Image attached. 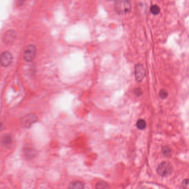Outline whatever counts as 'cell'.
Returning a JSON list of instances; mask_svg holds the SVG:
<instances>
[{
	"label": "cell",
	"mask_w": 189,
	"mask_h": 189,
	"mask_svg": "<svg viewBox=\"0 0 189 189\" xmlns=\"http://www.w3.org/2000/svg\"><path fill=\"white\" fill-rule=\"evenodd\" d=\"M114 8L117 13L124 14L131 11V2L128 1H117L114 3Z\"/></svg>",
	"instance_id": "6da1fadb"
},
{
	"label": "cell",
	"mask_w": 189,
	"mask_h": 189,
	"mask_svg": "<svg viewBox=\"0 0 189 189\" xmlns=\"http://www.w3.org/2000/svg\"><path fill=\"white\" fill-rule=\"evenodd\" d=\"M172 171L173 167L171 164L167 161L160 163L157 168V173L162 177L169 176L172 173Z\"/></svg>",
	"instance_id": "7a4b0ae2"
},
{
	"label": "cell",
	"mask_w": 189,
	"mask_h": 189,
	"mask_svg": "<svg viewBox=\"0 0 189 189\" xmlns=\"http://www.w3.org/2000/svg\"><path fill=\"white\" fill-rule=\"evenodd\" d=\"M36 55V48L33 45H29L23 55V58L26 62H31L35 58Z\"/></svg>",
	"instance_id": "3957f363"
},
{
	"label": "cell",
	"mask_w": 189,
	"mask_h": 189,
	"mask_svg": "<svg viewBox=\"0 0 189 189\" xmlns=\"http://www.w3.org/2000/svg\"><path fill=\"white\" fill-rule=\"evenodd\" d=\"M37 120V118L35 114H27L22 118L21 124L23 127L28 128L31 127L35 123H36Z\"/></svg>",
	"instance_id": "277c9868"
},
{
	"label": "cell",
	"mask_w": 189,
	"mask_h": 189,
	"mask_svg": "<svg viewBox=\"0 0 189 189\" xmlns=\"http://www.w3.org/2000/svg\"><path fill=\"white\" fill-rule=\"evenodd\" d=\"M17 37V33L13 29H8L3 35L2 40L3 42L7 45L12 44L15 41Z\"/></svg>",
	"instance_id": "5b68a950"
},
{
	"label": "cell",
	"mask_w": 189,
	"mask_h": 189,
	"mask_svg": "<svg viewBox=\"0 0 189 189\" xmlns=\"http://www.w3.org/2000/svg\"><path fill=\"white\" fill-rule=\"evenodd\" d=\"M13 57L12 54L9 51H4L1 55L0 62L1 65L3 67H7L12 62Z\"/></svg>",
	"instance_id": "8992f818"
},
{
	"label": "cell",
	"mask_w": 189,
	"mask_h": 189,
	"mask_svg": "<svg viewBox=\"0 0 189 189\" xmlns=\"http://www.w3.org/2000/svg\"><path fill=\"white\" fill-rule=\"evenodd\" d=\"M135 78L137 81L140 82L142 81L145 75V71L143 65L141 64L138 63L135 66Z\"/></svg>",
	"instance_id": "52a82bcc"
},
{
	"label": "cell",
	"mask_w": 189,
	"mask_h": 189,
	"mask_svg": "<svg viewBox=\"0 0 189 189\" xmlns=\"http://www.w3.org/2000/svg\"><path fill=\"white\" fill-rule=\"evenodd\" d=\"M23 153L27 159H32L36 156V151L35 149L27 147L23 150Z\"/></svg>",
	"instance_id": "ba28073f"
},
{
	"label": "cell",
	"mask_w": 189,
	"mask_h": 189,
	"mask_svg": "<svg viewBox=\"0 0 189 189\" xmlns=\"http://www.w3.org/2000/svg\"><path fill=\"white\" fill-rule=\"evenodd\" d=\"M68 189H85V185L81 181H74L69 184Z\"/></svg>",
	"instance_id": "9c48e42d"
},
{
	"label": "cell",
	"mask_w": 189,
	"mask_h": 189,
	"mask_svg": "<svg viewBox=\"0 0 189 189\" xmlns=\"http://www.w3.org/2000/svg\"><path fill=\"white\" fill-rule=\"evenodd\" d=\"M2 144L5 147H8L12 144V139L10 135H5L2 139Z\"/></svg>",
	"instance_id": "30bf717a"
},
{
	"label": "cell",
	"mask_w": 189,
	"mask_h": 189,
	"mask_svg": "<svg viewBox=\"0 0 189 189\" xmlns=\"http://www.w3.org/2000/svg\"><path fill=\"white\" fill-rule=\"evenodd\" d=\"M146 126H147V123L144 119H141L137 121V127L139 129L143 130L146 128Z\"/></svg>",
	"instance_id": "8fae6325"
},
{
	"label": "cell",
	"mask_w": 189,
	"mask_h": 189,
	"mask_svg": "<svg viewBox=\"0 0 189 189\" xmlns=\"http://www.w3.org/2000/svg\"><path fill=\"white\" fill-rule=\"evenodd\" d=\"M109 187L108 183L104 181H101L96 185V189H107Z\"/></svg>",
	"instance_id": "7c38bea8"
},
{
	"label": "cell",
	"mask_w": 189,
	"mask_h": 189,
	"mask_svg": "<svg viewBox=\"0 0 189 189\" xmlns=\"http://www.w3.org/2000/svg\"><path fill=\"white\" fill-rule=\"evenodd\" d=\"M150 11L153 15H158L159 14L160 11V8L157 5H152L150 7Z\"/></svg>",
	"instance_id": "4fadbf2b"
},
{
	"label": "cell",
	"mask_w": 189,
	"mask_h": 189,
	"mask_svg": "<svg viewBox=\"0 0 189 189\" xmlns=\"http://www.w3.org/2000/svg\"><path fill=\"white\" fill-rule=\"evenodd\" d=\"M163 153L166 157H170L171 153V150L169 147L165 146L163 148Z\"/></svg>",
	"instance_id": "5bb4252c"
},
{
	"label": "cell",
	"mask_w": 189,
	"mask_h": 189,
	"mask_svg": "<svg viewBox=\"0 0 189 189\" xmlns=\"http://www.w3.org/2000/svg\"><path fill=\"white\" fill-rule=\"evenodd\" d=\"M168 92L165 89H161L159 91V96L161 99H165L168 96Z\"/></svg>",
	"instance_id": "9a60e30c"
},
{
	"label": "cell",
	"mask_w": 189,
	"mask_h": 189,
	"mask_svg": "<svg viewBox=\"0 0 189 189\" xmlns=\"http://www.w3.org/2000/svg\"><path fill=\"white\" fill-rule=\"evenodd\" d=\"M183 189H189V179H185L182 183Z\"/></svg>",
	"instance_id": "2e32d148"
},
{
	"label": "cell",
	"mask_w": 189,
	"mask_h": 189,
	"mask_svg": "<svg viewBox=\"0 0 189 189\" xmlns=\"http://www.w3.org/2000/svg\"><path fill=\"white\" fill-rule=\"evenodd\" d=\"M134 93L137 96L139 97V96L141 95L142 94H143V91H142L141 88H139V87L136 88L134 90Z\"/></svg>",
	"instance_id": "e0dca14e"
}]
</instances>
